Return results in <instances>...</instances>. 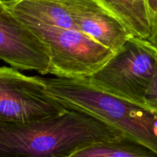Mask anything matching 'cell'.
I'll return each mask as SVG.
<instances>
[{"mask_svg":"<svg viewBox=\"0 0 157 157\" xmlns=\"http://www.w3.org/2000/svg\"><path fill=\"white\" fill-rule=\"evenodd\" d=\"M67 109L49 95L44 78L25 75L8 66L0 68V123H32Z\"/></svg>","mask_w":157,"mask_h":157,"instance_id":"5","label":"cell"},{"mask_svg":"<svg viewBox=\"0 0 157 157\" xmlns=\"http://www.w3.org/2000/svg\"><path fill=\"white\" fill-rule=\"evenodd\" d=\"M23 23L47 46L51 57L48 74L54 77L88 78L104 66L114 54L77 29Z\"/></svg>","mask_w":157,"mask_h":157,"instance_id":"4","label":"cell"},{"mask_svg":"<svg viewBox=\"0 0 157 157\" xmlns=\"http://www.w3.org/2000/svg\"><path fill=\"white\" fill-rule=\"evenodd\" d=\"M70 157H157V153L139 142L121 136L95 143Z\"/></svg>","mask_w":157,"mask_h":157,"instance_id":"10","label":"cell"},{"mask_svg":"<svg viewBox=\"0 0 157 157\" xmlns=\"http://www.w3.org/2000/svg\"><path fill=\"white\" fill-rule=\"evenodd\" d=\"M70 12L78 30L113 52L132 36L117 18L97 0H60Z\"/></svg>","mask_w":157,"mask_h":157,"instance_id":"7","label":"cell"},{"mask_svg":"<svg viewBox=\"0 0 157 157\" xmlns=\"http://www.w3.org/2000/svg\"><path fill=\"white\" fill-rule=\"evenodd\" d=\"M124 136L94 117L67 109L27 124L0 123V157H70L98 143Z\"/></svg>","mask_w":157,"mask_h":157,"instance_id":"1","label":"cell"},{"mask_svg":"<svg viewBox=\"0 0 157 157\" xmlns=\"http://www.w3.org/2000/svg\"><path fill=\"white\" fill-rule=\"evenodd\" d=\"M0 1H12V0H0Z\"/></svg>","mask_w":157,"mask_h":157,"instance_id":"14","label":"cell"},{"mask_svg":"<svg viewBox=\"0 0 157 157\" xmlns=\"http://www.w3.org/2000/svg\"><path fill=\"white\" fill-rule=\"evenodd\" d=\"M154 44L156 45L157 50V44L156 43H154ZM144 106L150 108V109H153V110L157 111V55L154 74H153V76L152 78L151 82H150L147 93L145 95Z\"/></svg>","mask_w":157,"mask_h":157,"instance_id":"11","label":"cell"},{"mask_svg":"<svg viewBox=\"0 0 157 157\" xmlns=\"http://www.w3.org/2000/svg\"><path fill=\"white\" fill-rule=\"evenodd\" d=\"M128 29L132 36L150 39L153 26L147 0H97Z\"/></svg>","mask_w":157,"mask_h":157,"instance_id":"9","label":"cell"},{"mask_svg":"<svg viewBox=\"0 0 157 157\" xmlns=\"http://www.w3.org/2000/svg\"><path fill=\"white\" fill-rule=\"evenodd\" d=\"M147 3L153 32L157 24V0H147Z\"/></svg>","mask_w":157,"mask_h":157,"instance_id":"12","label":"cell"},{"mask_svg":"<svg viewBox=\"0 0 157 157\" xmlns=\"http://www.w3.org/2000/svg\"><path fill=\"white\" fill-rule=\"evenodd\" d=\"M156 55L153 42L131 36L104 66L86 78L99 90L144 106L156 68Z\"/></svg>","mask_w":157,"mask_h":157,"instance_id":"3","label":"cell"},{"mask_svg":"<svg viewBox=\"0 0 157 157\" xmlns=\"http://www.w3.org/2000/svg\"><path fill=\"white\" fill-rule=\"evenodd\" d=\"M11 13L25 23L77 29L66 6L60 0L0 1Z\"/></svg>","mask_w":157,"mask_h":157,"instance_id":"8","label":"cell"},{"mask_svg":"<svg viewBox=\"0 0 157 157\" xmlns=\"http://www.w3.org/2000/svg\"><path fill=\"white\" fill-rule=\"evenodd\" d=\"M0 58L17 70L47 75L51 57L47 46L25 24L0 4Z\"/></svg>","mask_w":157,"mask_h":157,"instance_id":"6","label":"cell"},{"mask_svg":"<svg viewBox=\"0 0 157 157\" xmlns=\"http://www.w3.org/2000/svg\"><path fill=\"white\" fill-rule=\"evenodd\" d=\"M150 41H152L153 42L156 43L157 44V24H156V28H155L154 31H153V35H152V37L150 38Z\"/></svg>","mask_w":157,"mask_h":157,"instance_id":"13","label":"cell"},{"mask_svg":"<svg viewBox=\"0 0 157 157\" xmlns=\"http://www.w3.org/2000/svg\"><path fill=\"white\" fill-rule=\"evenodd\" d=\"M49 95L87 113L157 153V111L99 90L84 78H45Z\"/></svg>","mask_w":157,"mask_h":157,"instance_id":"2","label":"cell"}]
</instances>
